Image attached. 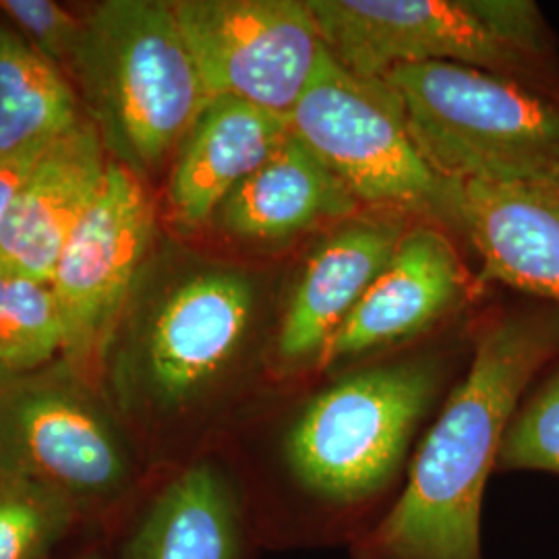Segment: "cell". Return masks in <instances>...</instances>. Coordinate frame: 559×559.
<instances>
[{
  "instance_id": "1",
  "label": "cell",
  "mask_w": 559,
  "mask_h": 559,
  "mask_svg": "<svg viewBox=\"0 0 559 559\" xmlns=\"http://www.w3.org/2000/svg\"><path fill=\"white\" fill-rule=\"evenodd\" d=\"M440 355L350 365L290 404L245 483L261 545L355 547L399 500L450 383Z\"/></svg>"
},
{
  "instance_id": "2",
  "label": "cell",
  "mask_w": 559,
  "mask_h": 559,
  "mask_svg": "<svg viewBox=\"0 0 559 559\" xmlns=\"http://www.w3.org/2000/svg\"><path fill=\"white\" fill-rule=\"evenodd\" d=\"M559 357V309L489 325L413 454L399 500L350 559H485L483 500L520 402Z\"/></svg>"
},
{
  "instance_id": "3",
  "label": "cell",
  "mask_w": 559,
  "mask_h": 559,
  "mask_svg": "<svg viewBox=\"0 0 559 559\" xmlns=\"http://www.w3.org/2000/svg\"><path fill=\"white\" fill-rule=\"evenodd\" d=\"M258 288L247 272L200 265L150 288L141 276L100 367L129 431L162 450L189 445L237 394Z\"/></svg>"
},
{
  "instance_id": "4",
  "label": "cell",
  "mask_w": 559,
  "mask_h": 559,
  "mask_svg": "<svg viewBox=\"0 0 559 559\" xmlns=\"http://www.w3.org/2000/svg\"><path fill=\"white\" fill-rule=\"evenodd\" d=\"M110 160L147 179L212 98L173 2L106 0L83 20L69 80Z\"/></svg>"
},
{
  "instance_id": "5",
  "label": "cell",
  "mask_w": 559,
  "mask_h": 559,
  "mask_svg": "<svg viewBox=\"0 0 559 559\" xmlns=\"http://www.w3.org/2000/svg\"><path fill=\"white\" fill-rule=\"evenodd\" d=\"M344 69L383 78L396 67H473L559 102L558 41L531 0H307Z\"/></svg>"
},
{
  "instance_id": "6",
  "label": "cell",
  "mask_w": 559,
  "mask_h": 559,
  "mask_svg": "<svg viewBox=\"0 0 559 559\" xmlns=\"http://www.w3.org/2000/svg\"><path fill=\"white\" fill-rule=\"evenodd\" d=\"M383 80L441 177L559 185L558 100L450 62L404 64Z\"/></svg>"
},
{
  "instance_id": "7",
  "label": "cell",
  "mask_w": 559,
  "mask_h": 559,
  "mask_svg": "<svg viewBox=\"0 0 559 559\" xmlns=\"http://www.w3.org/2000/svg\"><path fill=\"white\" fill-rule=\"evenodd\" d=\"M140 475L135 438L100 383L62 359L0 376V477L48 487L83 514L127 500Z\"/></svg>"
},
{
  "instance_id": "8",
  "label": "cell",
  "mask_w": 559,
  "mask_h": 559,
  "mask_svg": "<svg viewBox=\"0 0 559 559\" xmlns=\"http://www.w3.org/2000/svg\"><path fill=\"white\" fill-rule=\"evenodd\" d=\"M288 120L360 203L390 205L459 230L456 180L425 160L404 106L383 78L353 73L328 52Z\"/></svg>"
},
{
  "instance_id": "9",
  "label": "cell",
  "mask_w": 559,
  "mask_h": 559,
  "mask_svg": "<svg viewBox=\"0 0 559 559\" xmlns=\"http://www.w3.org/2000/svg\"><path fill=\"white\" fill-rule=\"evenodd\" d=\"M156 207L145 180L110 160L100 195L67 240L50 288L62 325V360L100 383L108 342L145 267Z\"/></svg>"
},
{
  "instance_id": "10",
  "label": "cell",
  "mask_w": 559,
  "mask_h": 559,
  "mask_svg": "<svg viewBox=\"0 0 559 559\" xmlns=\"http://www.w3.org/2000/svg\"><path fill=\"white\" fill-rule=\"evenodd\" d=\"M173 9L210 96L290 119L328 57L307 0H177Z\"/></svg>"
},
{
  "instance_id": "11",
  "label": "cell",
  "mask_w": 559,
  "mask_h": 559,
  "mask_svg": "<svg viewBox=\"0 0 559 559\" xmlns=\"http://www.w3.org/2000/svg\"><path fill=\"white\" fill-rule=\"evenodd\" d=\"M404 222L369 216L342 222L307 260L280 321L272 350V380L316 376L321 355L369 286L390 263Z\"/></svg>"
},
{
  "instance_id": "12",
  "label": "cell",
  "mask_w": 559,
  "mask_h": 559,
  "mask_svg": "<svg viewBox=\"0 0 559 559\" xmlns=\"http://www.w3.org/2000/svg\"><path fill=\"white\" fill-rule=\"evenodd\" d=\"M466 282L459 251L441 230H406L390 263L328 342L316 376L419 336L475 290Z\"/></svg>"
},
{
  "instance_id": "13",
  "label": "cell",
  "mask_w": 559,
  "mask_h": 559,
  "mask_svg": "<svg viewBox=\"0 0 559 559\" xmlns=\"http://www.w3.org/2000/svg\"><path fill=\"white\" fill-rule=\"evenodd\" d=\"M258 547V524L237 466L201 454L156 485L120 559H251Z\"/></svg>"
},
{
  "instance_id": "14",
  "label": "cell",
  "mask_w": 559,
  "mask_h": 559,
  "mask_svg": "<svg viewBox=\"0 0 559 559\" xmlns=\"http://www.w3.org/2000/svg\"><path fill=\"white\" fill-rule=\"evenodd\" d=\"M456 214L483 263L477 290L503 284L559 309V185L460 180Z\"/></svg>"
},
{
  "instance_id": "15",
  "label": "cell",
  "mask_w": 559,
  "mask_h": 559,
  "mask_svg": "<svg viewBox=\"0 0 559 559\" xmlns=\"http://www.w3.org/2000/svg\"><path fill=\"white\" fill-rule=\"evenodd\" d=\"M110 156L85 115L41 154L0 233V272L50 284L60 251L100 195Z\"/></svg>"
},
{
  "instance_id": "16",
  "label": "cell",
  "mask_w": 559,
  "mask_h": 559,
  "mask_svg": "<svg viewBox=\"0 0 559 559\" xmlns=\"http://www.w3.org/2000/svg\"><path fill=\"white\" fill-rule=\"evenodd\" d=\"M290 133V120L253 104L212 96L179 145L168 203L180 228L212 221Z\"/></svg>"
},
{
  "instance_id": "17",
  "label": "cell",
  "mask_w": 559,
  "mask_h": 559,
  "mask_svg": "<svg viewBox=\"0 0 559 559\" xmlns=\"http://www.w3.org/2000/svg\"><path fill=\"white\" fill-rule=\"evenodd\" d=\"M360 201L320 156L290 133L222 203L218 224L230 237L278 242L321 224L355 218Z\"/></svg>"
},
{
  "instance_id": "18",
  "label": "cell",
  "mask_w": 559,
  "mask_h": 559,
  "mask_svg": "<svg viewBox=\"0 0 559 559\" xmlns=\"http://www.w3.org/2000/svg\"><path fill=\"white\" fill-rule=\"evenodd\" d=\"M73 81L0 21V160L46 147L83 117Z\"/></svg>"
},
{
  "instance_id": "19",
  "label": "cell",
  "mask_w": 559,
  "mask_h": 559,
  "mask_svg": "<svg viewBox=\"0 0 559 559\" xmlns=\"http://www.w3.org/2000/svg\"><path fill=\"white\" fill-rule=\"evenodd\" d=\"M62 325L50 284L0 272V376L62 359Z\"/></svg>"
},
{
  "instance_id": "20",
  "label": "cell",
  "mask_w": 559,
  "mask_h": 559,
  "mask_svg": "<svg viewBox=\"0 0 559 559\" xmlns=\"http://www.w3.org/2000/svg\"><path fill=\"white\" fill-rule=\"evenodd\" d=\"M81 512L57 491L0 477V559H44Z\"/></svg>"
},
{
  "instance_id": "21",
  "label": "cell",
  "mask_w": 559,
  "mask_h": 559,
  "mask_svg": "<svg viewBox=\"0 0 559 559\" xmlns=\"http://www.w3.org/2000/svg\"><path fill=\"white\" fill-rule=\"evenodd\" d=\"M496 473H549L559 477V357L520 402L501 443Z\"/></svg>"
},
{
  "instance_id": "22",
  "label": "cell",
  "mask_w": 559,
  "mask_h": 559,
  "mask_svg": "<svg viewBox=\"0 0 559 559\" xmlns=\"http://www.w3.org/2000/svg\"><path fill=\"white\" fill-rule=\"evenodd\" d=\"M0 13L23 40L69 78L83 20L52 0H0Z\"/></svg>"
},
{
  "instance_id": "23",
  "label": "cell",
  "mask_w": 559,
  "mask_h": 559,
  "mask_svg": "<svg viewBox=\"0 0 559 559\" xmlns=\"http://www.w3.org/2000/svg\"><path fill=\"white\" fill-rule=\"evenodd\" d=\"M46 147L29 150V152H23L17 156L0 160V233L9 221L15 203L20 200L25 182L29 179L36 162L44 154Z\"/></svg>"
},
{
  "instance_id": "24",
  "label": "cell",
  "mask_w": 559,
  "mask_h": 559,
  "mask_svg": "<svg viewBox=\"0 0 559 559\" xmlns=\"http://www.w3.org/2000/svg\"><path fill=\"white\" fill-rule=\"evenodd\" d=\"M81 559H100V558H98V556H85V558H81Z\"/></svg>"
}]
</instances>
